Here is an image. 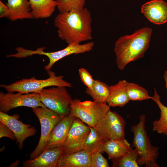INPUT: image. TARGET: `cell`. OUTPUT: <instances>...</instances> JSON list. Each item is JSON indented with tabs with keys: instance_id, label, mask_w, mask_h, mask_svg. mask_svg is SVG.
Returning a JSON list of instances; mask_svg holds the SVG:
<instances>
[{
	"instance_id": "d6986e66",
	"label": "cell",
	"mask_w": 167,
	"mask_h": 167,
	"mask_svg": "<svg viewBox=\"0 0 167 167\" xmlns=\"http://www.w3.org/2000/svg\"><path fill=\"white\" fill-rule=\"evenodd\" d=\"M6 4L10 11L8 18L11 21L32 19L30 3L28 0H7Z\"/></svg>"
},
{
	"instance_id": "484cf974",
	"label": "cell",
	"mask_w": 167,
	"mask_h": 167,
	"mask_svg": "<svg viewBox=\"0 0 167 167\" xmlns=\"http://www.w3.org/2000/svg\"><path fill=\"white\" fill-rule=\"evenodd\" d=\"M86 0H57V6L59 13L84 9Z\"/></svg>"
},
{
	"instance_id": "9a60e30c",
	"label": "cell",
	"mask_w": 167,
	"mask_h": 167,
	"mask_svg": "<svg viewBox=\"0 0 167 167\" xmlns=\"http://www.w3.org/2000/svg\"><path fill=\"white\" fill-rule=\"evenodd\" d=\"M62 147L46 149L34 159L23 162L24 167H58L62 156Z\"/></svg>"
},
{
	"instance_id": "6da1fadb",
	"label": "cell",
	"mask_w": 167,
	"mask_h": 167,
	"mask_svg": "<svg viewBox=\"0 0 167 167\" xmlns=\"http://www.w3.org/2000/svg\"><path fill=\"white\" fill-rule=\"evenodd\" d=\"M92 18L86 8L81 11L59 13L55 18L54 26L58 36L68 44L91 40Z\"/></svg>"
},
{
	"instance_id": "7402d4cb",
	"label": "cell",
	"mask_w": 167,
	"mask_h": 167,
	"mask_svg": "<svg viewBox=\"0 0 167 167\" xmlns=\"http://www.w3.org/2000/svg\"><path fill=\"white\" fill-rule=\"evenodd\" d=\"M85 92L91 96L94 101L106 103L109 95V86L104 82L95 80L92 87L87 88Z\"/></svg>"
},
{
	"instance_id": "5bb4252c",
	"label": "cell",
	"mask_w": 167,
	"mask_h": 167,
	"mask_svg": "<svg viewBox=\"0 0 167 167\" xmlns=\"http://www.w3.org/2000/svg\"><path fill=\"white\" fill-rule=\"evenodd\" d=\"M141 12L150 22L157 25L167 22V3L162 0H152L144 3Z\"/></svg>"
},
{
	"instance_id": "8fae6325",
	"label": "cell",
	"mask_w": 167,
	"mask_h": 167,
	"mask_svg": "<svg viewBox=\"0 0 167 167\" xmlns=\"http://www.w3.org/2000/svg\"><path fill=\"white\" fill-rule=\"evenodd\" d=\"M94 43L89 41L85 44L72 43L68 44L65 48L61 50L53 52H45L44 50L45 47L37 48L33 50V54L44 55L47 56L49 60L48 64L44 66L45 69L47 71L50 70L54 64L59 60L72 54H83L92 50Z\"/></svg>"
},
{
	"instance_id": "52a82bcc",
	"label": "cell",
	"mask_w": 167,
	"mask_h": 167,
	"mask_svg": "<svg viewBox=\"0 0 167 167\" xmlns=\"http://www.w3.org/2000/svg\"><path fill=\"white\" fill-rule=\"evenodd\" d=\"M32 109L39 121L41 134L37 146L29 155L31 159L35 158L43 151L53 128L65 117L58 114L46 107H38Z\"/></svg>"
},
{
	"instance_id": "83f0119b",
	"label": "cell",
	"mask_w": 167,
	"mask_h": 167,
	"mask_svg": "<svg viewBox=\"0 0 167 167\" xmlns=\"http://www.w3.org/2000/svg\"><path fill=\"white\" fill-rule=\"evenodd\" d=\"M80 79L83 83L89 88H91L94 82V80L90 73L85 69L81 68L79 69Z\"/></svg>"
},
{
	"instance_id": "30bf717a",
	"label": "cell",
	"mask_w": 167,
	"mask_h": 167,
	"mask_svg": "<svg viewBox=\"0 0 167 167\" xmlns=\"http://www.w3.org/2000/svg\"><path fill=\"white\" fill-rule=\"evenodd\" d=\"M25 106L32 108L38 107H45L40 101L38 94L32 92L14 94L8 92H0V110L5 113L19 107Z\"/></svg>"
},
{
	"instance_id": "e0dca14e",
	"label": "cell",
	"mask_w": 167,
	"mask_h": 167,
	"mask_svg": "<svg viewBox=\"0 0 167 167\" xmlns=\"http://www.w3.org/2000/svg\"><path fill=\"white\" fill-rule=\"evenodd\" d=\"M58 167H91L90 154L84 149L66 155H62Z\"/></svg>"
},
{
	"instance_id": "4316f807",
	"label": "cell",
	"mask_w": 167,
	"mask_h": 167,
	"mask_svg": "<svg viewBox=\"0 0 167 167\" xmlns=\"http://www.w3.org/2000/svg\"><path fill=\"white\" fill-rule=\"evenodd\" d=\"M91 167H109L107 160L100 151L90 154Z\"/></svg>"
},
{
	"instance_id": "4fadbf2b",
	"label": "cell",
	"mask_w": 167,
	"mask_h": 167,
	"mask_svg": "<svg viewBox=\"0 0 167 167\" xmlns=\"http://www.w3.org/2000/svg\"><path fill=\"white\" fill-rule=\"evenodd\" d=\"M75 117L65 116L54 127L48 138L45 150L62 147Z\"/></svg>"
},
{
	"instance_id": "7c38bea8",
	"label": "cell",
	"mask_w": 167,
	"mask_h": 167,
	"mask_svg": "<svg viewBox=\"0 0 167 167\" xmlns=\"http://www.w3.org/2000/svg\"><path fill=\"white\" fill-rule=\"evenodd\" d=\"M17 114L10 115L6 113L0 111V122L7 125L15 134L16 144L19 148L22 149L24 142L28 138L34 135L36 130L34 126L29 124L23 123L18 119Z\"/></svg>"
},
{
	"instance_id": "4dcf8cb0",
	"label": "cell",
	"mask_w": 167,
	"mask_h": 167,
	"mask_svg": "<svg viewBox=\"0 0 167 167\" xmlns=\"http://www.w3.org/2000/svg\"><path fill=\"white\" fill-rule=\"evenodd\" d=\"M163 77L165 82L166 87L167 89V71H165Z\"/></svg>"
},
{
	"instance_id": "ac0fdd59",
	"label": "cell",
	"mask_w": 167,
	"mask_h": 167,
	"mask_svg": "<svg viewBox=\"0 0 167 167\" xmlns=\"http://www.w3.org/2000/svg\"><path fill=\"white\" fill-rule=\"evenodd\" d=\"M132 148L125 138L117 139L105 141L101 152H105L108 159L112 160L121 157Z\"/></svg>"
},
{
	"instance_id": "603a6c76",
	"label": "cell",
	"mask_w": 167,
	"mask_h": 167,
	"mask_svg": "<svg viewBox=\"0 0 167 167\" xmlns=\"http://www.w3.org/2000/svg\"><path fill=\"white\" fill-rule=\"evenodd\" d=\"M90 127V131L84 143V149L90 154L96 151L101 152L102 146L105 141L94 127Z\"/></svg>"
},
{
	"instance_id": "9c48e42d",
	"label": "cell",
	"mask_w": 167,
	"mask_h": 167,
	"mask_svg": "<svg viewBox=\"0 0 167 167\" xmlns=\"http://www.w3.org/2000/svg\"><path fill=\"white\" fill-rule=\"evenodd\" d=\"M90 131V126L79 119L75 118L67 138L62 147V156L83 149L84 143Z\"/></svg>"
},
{
	"instance_id": "8992f818",
	"label": "cell",
	"mask_w": 167,
	"mask_h": 167,
	"mask_svg": "<svg viewBox=\"0 0 167 167\" xmlns=\"http://www.w3.org/2000/svg\"><path fill=\"white\" fill-rule=\"evenodd\" d=\"M36 92L45 107L61 116L70 114V106L73 100L66 87L44 88Z\"/></svg>"
},
{
	"instance_id": "2e32d148",
	"label": "cell",
	"mask_w": 167,
	"mask_h": 167,
	"mask_svg": "<svg viewBox=\"0 0 167 167\" xmlns=\"http://www.w3.org/2000/svg\"><path fill=\"white\" fill-rule=\"evenodd\" d=\"M128 83L126 80H122L109 86V95L106 103L110 107H122L129 102L127 92Z\"/></svg>"
},
{
	"instance_id": "7a4b0ae2",
	"label": "cell",
	"mask_w": 167,
	"mask_h": 167,
	"mask_svg": "<svg viewBox=\"0 0 167 167\" xmlns=\"http://www.w3.org/2000/svg\"><path fill=\"white\" fill-rule=\"evenodd\" d=\"M152 29L145 27L131 35L121 36L116 41L114 51L118 68L123 70L130 62L143 57L148 49Z\"/></svg>"
},
{
	"instance_id": "ba28073f",
	"label": "cell",
	"mask_w": 167,
	"mask_h": 167,
	"mask_svg": "<svg viewBox=\"0 0 167 167\" xmlns=\"http://www.w3.org/2000/svg\"><path fill=\"white\" fill-rule=\"evenodd\" d=\"M125 125L123 118L116 112L109 109L93 127L106 141L125 138Z\"/></svg>"
},
{
	"instance_id": "d4e9b609",
	"label": "cell",
	"mask_w": 167,
	"mask_h": 167,
	"mask_svg": "<svg viewBox=\"0 0 167 167\" xmlns=\"http://www.w3.org/2000/svg\"><path fill=\"white\" fill-rule=\"evenodd\" d=\"M127 92L130 101H141L151 99L152 98L146 89L133 83L128 82Z\"/></svg>"
},
{
	"instance_id": "3957f363",
	"label": "cell",
	"mask_w": 167,
	"mask_h": 167,
	"mask_svg": "<svg viewBox=\"0 0 167 167\" xmlns=\"http://www.w3.org/2000/svg\"><path fill=\"white\" fill-rule=\"evenodd\" d=\"M139 123L133 126L131 131L133 135L132 146L138 156L137 162L139 166L146 167H159L156 160L159 155V147L152 145L145 128L146 116L139 117Z\"/></svg>"
},
{
	"instance_id": "f1b7e54d",
	"label": "cell",
	"mask_w": 167,
	"mask_h": 167,
	"mask_svg": "<svg viewBox=\"0 0 167 167\" xmlns=\"http://www.w3.org/2000/svg\"><path fill=\"white\" fill-rule=\"evenodd\" d=\"M3 137L8 138L13 140L16 139L12 130L7 125L0 122V138Z\"/></svg>"
},
{
	"instance_id": "44dd1931",
	"label": "cell",
	"mask_w": 167,
	"mask_h": 167,
	"mask_svg": "<svg viewBox=\"0 0 167 167\" xmlns=\"http://www.w3.org/2000/svg\"><path fill=\"white\" fill-rule=\"evenodd\" d=\"M160 96L154 88V94L151 99L157 105L160 110V118L152 122L153 130L158 133L167 135V107L160 100Z\"/></svg>"
},
{
	"instance_id": "f546056e",
	"label": "cell",
	"mask_w": 167,
	"mask_h": 167,
	"mask_svg": "<svg viewBox=\"0 0 167 167\" xmlns=\"http://www.w3.org/2000/svg\"><path fill=\"white\" fill-rule=\"evenodd\" d=\"M10 14V9L6 5L0 0V18L7 17Z\"/></svg>"
},
{
	"instance_id": "277c9868",
	"label": "cell",
	"mask_w": 167,
	"mask_h": 167,
	"mask_svg": "<svg viewBox=\"0 0 167 167\" xmlns=\"http://www.w3.org/2000/svg\"><path fill=\"white\" fill-rule=\"evenodd\" d=\"M47 71L49 77L45 79L39 80L33 77L29 79H23L9 85H0L10 92H17L22 94L36 92L49 86L72 87L71 84L63 79V75L57 76L54 71Z\"/></svg>"
},
{
	"instance_id": "cb8c5ba5",
	"label": "cell",
	"mask_w": 167,
	"mask_h": 167,
	"mask_svg": "<svg viewBox=\"0 0 167 167\" xmlns=\"http://www.w3.org/2000/svg\"><path fill=\"white\" fill-rule=\"evenodd\" d=\"M138 156L135 148L126 152L117 159L112 160L113 167H139L137 162Z\"/></svg>"
},
{
	"instance_id": "5b68a950",
	"label": "cell",
	"mask_w": 167,
	"mask_h": 167,
	"mask_svg": "<svg viewBox=\"0 0 167 167\" xmlns=\"http://www.w3.org/2000/svg\"><path fill=\"white\" fill-rule=\"evenodd\" d=\"M106 103L95 101H81L73 100L71 104L70 115L79 119L90 127H94L98 121L109 110Z\"/></svg>"
},
{
	"instance_id": "ffe728a7",
	"label": "cell",
	"mask_w": 167,
	"mask_h": 167,
	"mask_svg": "<svg viewBox=\"0 0 167 167\" xmlns=\"http://www.w3.org/2000/svg\"><path fill=\"white\" fill-rule=\"evenodd\" d=\"M31 13L36 19L48 18L52 15L57 6L54 0H29Z\"/></svg>"
}]
</instances>
